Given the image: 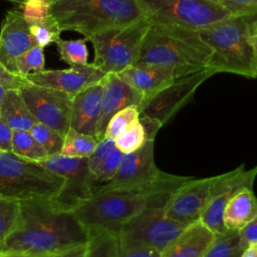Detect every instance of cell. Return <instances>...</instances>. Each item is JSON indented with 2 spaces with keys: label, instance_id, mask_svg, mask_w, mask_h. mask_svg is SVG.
I'll use <instances>...</instances> for the list:
<instances>
[{
  "label": "cell",
  "instance_id": "6da1fadb",
  "mask_svg": "<svg viewBox=\"0 0 257 257\" xmlns=\"http://www.w3.org/2000/svg\"><path fill=\"white\" fill-rule=\"evenodd\" d=\"M20 206L19 225L1 245V254L46 257L88 242V230L54 199L21 201Z\"/></svg>",
  "mask_w": 257,
  "mask_h": 257
},
{
  "label": "cell",
  "instance_id": "7a4b0ae2",
  "mask_svg": "<svg viewBox=\"0 0 257 257\" xmlns=\"http://www.w3.org/2000/svg\"><path fill=\"white\" fill-rule=\"evenodd\" d=\"M211 56L199 31L150 22L137 63L171 66L182 77L207 69Z\"/></svg>",
  "mask_w": 257,
  "mask_h": 257
},
{
  "label": "cell",
  "instance_id": "3957f363",
  "mask_svg": "<svg viewBox=\"0 0 257 257\" xmlns=\"http://www.w3.org/2000/svg\"><path fill=\"white\" fill-rule=\"evenodd\" d=\"M256 17L257 15H231L199 31L212 50L209 69L215 73L257 77L253 27Z\"/></svg>",
  "mask_w": 257,
  "mask_h": 257
},
{
  "label": "cell",
  "instance_id": "277c9868",
  "mask_svg": "<svg viewBox=\"0 0 257 257\" xmlns=\"http://www.w3.org/2000/svg\"><path fill=\"white\" fill-rule=\"evenodd\" d=\"M49 15L61 31L78 32L86 39L146 18L139 0H51Z\"/></svg>",
  "mask_w": 257,
  "mask_h": 257
},
{
  "label": "cell",
  "instance_id": "5b68a950",
  "mask_svg": "<svg viewBox=\"0 0 257 257\" xmlns=\"http://www.w3.org/2000/svg\"><path fill=\"white\" fill-rule=\"evenodd\" d=\"M154 146L155 141H147L137 151L124 154L114 177L107 183L93 186L92 194L117 189L144 195L155 205L164 207L171 194L192 177L161 171L155 164Z\"/></svg>",
  "mask_w": 257,
  "mask_h": 257
},
{
  "label": "cell",
  "instance_id": "8992f818",
  "mask_svg": "<svg viewBox=\"0 0 257 257\" xmlns=\"http://www.w3.org/2000/svg\"><path fill=\"white\" fill-rule=\"evenodd\" d=\"M148 206L157 205L144 195L113 189L90 195L70 211L88 232L106 231L117 236L121 226Z\"/></svg>",
  "mask_w": 257,
  "mask_h": 257
},
{
  "label": "cell",
  "instance_id": "52a82bcc",
  "mask_svg": "<svg viewBox=\"0 0 257 257\" xmlns=\"http://www.w3.org/2000/svg\"><path fill=\"white\" fill-rule=\"evenodd\" d=\"M65 186L63 177L36 162L0 152V198L27 201L54 199Z\"/></svg>",
  "mask_w": 257,
  "mask_h": 257
},
{
  "label": "cell",
  "instance_id": "ba28073f",
  "mask_svg": "<svg viewBox=\"0 0 257 257\" xmlns=\"http://www.w3.org/2000/svg\"><path fill=\"white\" fill-rule=\"evenodd\" d=\"M149 26V20L144 18L91 35L87 38L94 50L91 63L106 74L119 73L136 64Z\"/></svg>",
  "mask_w": 257,
  "mask_h": 257
},
{
  "label": "cell",
  "instance_id": "9c48e42d",
  "mask_svg": "<svg viewBox=\"0 0 257 257\" xmlns=\"http://www.w3.org/2000/svg\"><path fill=\"white\" fill-rule=\"evenodd\" d=\"M153 23L181 26L196 31L233 15L215 0H139Z\"/></svg>",
  "mask_w": 257,
  "mask_h": 257
},
{
  "label": "cell",
  "instance_id": "30bf717a",
  "mask_svg": "<svg viewBox=\"0 0 257 257\" xmlns=\"http://www.w3.org/2000/svg\"><path fill=\"white\" fill-rule=\"evenodd\" d=\"M187 226L167 218L163 207L148 206L121 226L117 233L118 245H141L161 252Z\"/></svg>",
  "mask_w": 257,
  "mask_h": 257
},
{
  "label": "cell",
  "instance_id": "8fae6325",
  "mask_svg": "<svg viewBox=\"0 0 257 257\" xmlns=\"http://www.w3.org/2000/svg\"><path fill=\"white\" fill-rule=\"evenodd\" d=\"M216 74L212 69H204L178 77L171 83L143 100L139 106L140 115L158 119L163 125L187 104L197 88L209 77Z\"/></svg>",
  "mask_w": 257,
  "mask_h": 257
},
{
  "label": "cell",
  "instance_id": "7c38bea8",
  "mask_svg": "<svg viewBox=\"0 0 257 257\" xmlns=\"http://www.w3.org/2000/svg\"><path fill=\"white\" fill-rule=\"evenodd\" d=\"M19 91L37 122L43 123L62 136L69 130L72 97L68 93L26 80Z\"/></svg>",
  "mask_w": 257,
  "mask_h": 257
},
{
  "label": "cell",
  "instance_id": "4fadbf2b",
  "mask_svg": "<svg viewBox=\"0 0 257 257\" xmlns=\"http://www.w3.org/2000/svg\"><path fill=\"white\" fill-rule=\"evenodd\" d=\"M38 164L64 178L65 186L54 198L63 207L70 209L92 194L94 177L88 168V158L55 155L38 162Z\"/></svg>",
  "mask_w": 257,
  "mask_h": 257
},
{
  "label": "cell",
  "instance_id": "5bb4252c",
  "mask_svg": "<svg viewBox=\"0 0 257 257\" xmlns=\"http://www.w3.org/2000/svg\"><path fill=\"white\" fill-rule=\"evenodd\" d=\"M212 196V177L191 178L179 186L165 203L163 210L167 218L190 225L200 220L201 214Z\"/></svg>",
  "mask_w": 257,
  "mask_h": 257
},
{
  "label": "cell",
  "instance_id": "9a60e30c",
  "mask_svg": "<svg viewBox=\"0 0 257 257\" xmlns=\"http://www.w3.org/2000/svg\"><path fill=\"white\" fill-rule=\"evenodd\" d=\"M106 73L92 63L71 65L66 69H48L28 74V82L55 88L73 96L82 89L103 80Z\"/></svg>",
  "mask_w": 257,
  "mask_h": 257
},
{
  "label": "cell",
  "instance_id": "2e32d148",
  "mask_svg": "<svg viewBox=\"0 0 257 257\" xmlns=\"http://www.w3.org/2000/svg\"><path fill=\"white\" fill-rule=\"evenodd\" d=\"M35 45L37 43L22 12L16 9L8 11L0 26V63L15 74V59Z\"/></svg>",
  "mask_w": 257,
  "mask_h": 257
},
{
  "label": "cell",
  "instance_id": "e0dca14e",
  "mask_svg": "<svg viewBox=\"0 0 257 257\" xmlns=\"http://www.w3.org/2000/svg\"><path fill=\"white\" fill-rule=\"evenodd\" d=\"M143 96L127 84L117 73H107L103 79L101 111L97 126L96 139L102 140L109 119L124 107L140 106Z\"/></svg>",
  "mask_w": 257,
  "mask_h": 257
},
{
  "label": "cell",
  "instance_id": "ac0fdd59",
  "mask_svg": "<svg viewBox=\"0 0 257 257\" xmlns=\"http://www.w3.org/2000/svg\"><path fill=\"white\" fill-rule=\"evenodd\" d=\"M102 90L103 80L73 95L69 128L96 138L101 111Z\"/></svg>",
  "mask_w": 257,
  "mask_h": 257
},
{
  "label": "cell",
  "instance_id": "d6986e66",
  "mask_svg": "<svg viewBox=\"0 0 257 257\" xmlns=\"http://www.w3.org/2000/svg\"><path fill=\"white\" fill-rule=\"evenodd\" d=\"M117 74L136 89L144 100L179 77L176 69L171 66L147 63H136Z\"/></svg>",
  "mask_w": 257,
  "mask_h": 257
},
{
  "label": "cell",
  "instance_id": "ffe728a7",
  "mask_svg": "<svg viewBox=\"0 0 257 257\" xmlns=\"http://www.w3.org/2000/svg\"><path fill=\"white\" fill-rule=\"evenodd\" d=\"M215 234L200 220L188 225L164 250L160 257H204Z\"/></svg>",
  "mask_w": 257,
  "mask_h": 257
},
{
  "label": "cell",
  "instance_id": "44dd1931",
  "mask_svg": "<svg viewBox=\"0 0 257 257\" xmlns=\"http://www.w3.org/2000/svg\"><path fill=\"white\" fill-rule=\"evenodd\" d=\"M257 217V197L252 188L236 190L226 204L223 221L228 231H239Z\"/></svg>",
  "mask_w": 257,
  "mask_h": 257
},
{
  "label": "cell",
  "instance_id": "7402d4cb",
  "mask_svg": "<svg viewBox=\"0 0 257 257\" xmlns=\"http://www.w3.org/2000/svg\"><path fill=\"white\" fill-rule=\"evenodd\" d=\"M0 118L13 131H29L37 122L24 102L19 88L6 91L0 105Z\"/></svg>",
  "mask_w": 257,
  "mask_h": 257
},
{
  "label": "cell",
  "instance_id": "603a6c76",
  "mask_svg": "<svg viewBox=\"0 0 257 257\" xmlns=\"http://www.w3.org/2000/svg\"><path fill=\"white\" fill-rule=\"evenodd\" d=\"M11 152L19 158L36 163L49 157L29 131H13Z\"/></svg>",
  "mask_w": 257,
  "mask_h": 257
},
{
  "label": "cell",
  "instance_id": "cb8c5ba5",
  "mask_svg": "<svg viewBox=\"0 0 257 257\" xmlns=\"http://www.w3.org/2000/svg\"><path fill=\"white\" fill-rule=\"evenodd\" d=\"M98 141L95 137L77 133L69 128L64 136V142L59 155L72 158H88L95 149Z\"/></svg>",
  "mask_w": 257,
  "mask_h": 257
},
{
  "label": "cell",
  "instance_id": "d4e9b609",
  "mask_svg": "<svg viewBox=\"0 0 257 257\" xmlns=\"http://www.w3.org/2000/svg\"><path fill=\"white\" fill-rule=\"evenodd\" d=\"M118 250L117 236L106 231L89 232L85 257H115Z\"/></svg>",
  "mask_w": 257,
  "mask_h": 257
},
{
  "label": "cell",
  "instance_id": "484cf974",
  "mask_svg": "<svg viewBox=\"0 0 257 257\" xmlns=\"http://www.w3.org/2000/svg\"><path fill=\"white\" fill-rule=\"evenodd\" d=\"M86 41V38L76 40H64L61 38L57 39L55 43L59 58L69 66L86 64L88 60Z\"/></svg>",
  "mask_w": 257,
  "mask_h": 257
},
{
  "label": "cell",
  "instance_id": "4316f807",
  "mask_svg": "<svg viewBox=\"0 0 257 257\" xmlns=\"http://www.w3.org/2000/svg\"><path fill=\"white\" fill-rule=\"evenodd\" d=\"M20 202L0 198V247L20 222Z\"/></svg>",
  "mask_w": 257,
  "mask_h": 257
},
{
  "label": "cell",
  "instance_id": "83f0119b",
  "mask_svg": "<svg viewBox=\"0 0 257 257\" xmlns=\"http://www.w3.org/2000/svg\"><path fill=\"white\" fill-rule=\"evenodd\" d=\"M241 252L238 231H229L221 235H215L204 257H240Z\"/></svg>",
  "mask_w": 257,
  "mask_h": 257
},
{
  "label": "cell",
  "instance_id": "f1b7e54d",
  "mask_svg": "<svg viewBox=\"0 0 257 257\" xmlns=\"http://www.w3.org/2000/svg\"><path fill=\"white\" fill-rule=\"evenodd\" d=\"M29 133L49 157L60 154L64 142V136L60 133L40 122H36L29 130Z\"/></svg>",
  "mask_w": 257,
  "mask_h": 257
},
{
  "label": "cell",
  "instance_id": "f546056e",
  "mask_svg": "<svg viewBox=\"0 0 257 257\" xmlns=\"http://www.w3.org/2000/svg\"><path fill=\"white\" fill-rule=\"evenodd\" d=\"M140 118L139 107L131 105L117 111L108 121L103 138L114 140L116 137L124 133L134 125Z\"/></svg>",
  "mask_w": 257,
  "mask_h": 257
},
{
  "label": "cell",
  "instance_id": "4dcf8cb0",
  "mask_svg": "<svg viewBox=\"0 0 257 257\" xmlns=\"http://www.w3.org/2000/svg\"><path fill=\"white\" fill-rule=\"evenodd\" d=\"M44 66L43 47L35 45L15 59V74L25 78L32 72L43 70Z\"/></svg>",
  "mask_w": 257,
  "mask_h": 257
},
{
  "label": "cell",
  "instance_id": "1f68e13d",
  "mask_svg": "<svg viewBox=\"0 0 257 257\" xmlns=\"http://www.w3.org/2000/svg\"><path fill=\"white\" fill-rule=\"evenodd\" d=\"M146 142L147 141L144 128L140 120L114 139L115 147L123 154H128L137 151L138 149L143 147Z\"/></svg>",
  "mask_w": 257,
  "mask_h": 257
},
{
  "label": "cell",
  "instance_id": "d6a6232c",
  "mask_svg": "<svg viewBox=\"0 0 257 257\" xmlns=\"http://www.w3.org/2000/svg\"><path fill=\"white\" fill-rule=\"evenodd\" d=\"M29 29L37 45L43 48L51 43H55L60 38V33L62 32L58 24L51 17L42 23L29 25Z\"/></svg>",
  "mask_w": 257,
  "mask_h": 257
},
{
  "label": "cell",
  "instance_id": "836d02e7",
  "mask_svg": "<svg viewBox=\"0 0 257 257\" xmlns=\"http://www.w3.org/2000/svg\"><path fill=\"white\" fill-rule=\"evenodd\" d=\"M20 6L23 18L29 25L42 23L50 17V0H26Z\"/></svg>",
  "mask_w": 257,
  "mask_h": 257
},
{
  "label": "cell",
  "instance_id": "e575fe53",
  "mask_svg": "<svg viewBox=\"0 0 257 257\" xmlns=\"http://www.w3.org/2000/svg\"><path fill=\"white\" fill-rule=\"evenodd\" d=\"M123 155L124 154L115 147V149L110 153V155L105 159V161L101 164L97 172L94 174L93 186L107 183L114 177L119 168Z\"/></svg>",
  "mask_w": 257,
  "mask_h": 257
},
{
  "label": "cell",
  "instance_id": "d590c367",
  "mask_svg": "<svg viewBox=\"0 0 257 257\" xmlns=\"http://www.w3.org/2000/svg\"><path fill=\"white\" fill-rule=\"evenodd\" d=\"M115 149L114 140L103 138L98 141L95 149L92 154L88 157V168L91 174L94 177V174L97 172L101 164L105 161V159L110 155V153Z\"/></svg>",
  "mask_w": 257,
  "mask_h": 257
},
{
  "label": "cell",
  "instance_id": "8d00e7d4",
  "mask_svg": "<svg viewBox=\"0 0 257 257\" xmlns=\"http://www.w3.org/2000/svg\"><path fill=\"white\" fill-rule=\"evenodd\" d=\"M233 15H257V0H215Z\"/></svg>",
  "mask_w": 257,
  "mask_h": 257
},
{
  "label": "cell",
  "instance_id": "74e56055",
  "mask_svg": "<svg viewBox=\"0 0 257 257\" xmlns=\"http://www.w3.org/2000/svg\"><path fill=\"white\" fill-rule=\"evenodd\" d=\"M115 257H160V251L141 245H118Z\"/></svg>",
  "mask_w": 257,
  "mask_h": 257
},
{
  "label": "cell",
  "instance_id": "f35d334b",
  "mask_svg": "<svg viewBox=\"0 0 257 257\" xmlns=\"http://www.w3.org/2000/svg\"><path fill=\"white\" fill-rule=\"evenodd\" d=\"M238 237L241 250L250 245H257V217L238 231Z\"/></svg>",
  "mask_w": 257,
  "mask_h": 257
},
{
  "label": "cell",
  "instance_id": "ab89813d",
  "mask_svg": "<svg viewBox=\"0 0 257 257\" xmlns=\"http://www.w3.org/2000/svg\"><path fill=\"white\" fill-rule=\"evenodd\" d=\"M139 120L144 128L146 141H155V138L163 124L158 119L150 116L140 115Z\"/></svg>",
  "mask_w": 257,
  "mask_h": 257
},
{
  "label": "cell",
  "instance_id": "60d3db41",
  "mask_svg": "<svg viewBox=\"0 0 257 257\" xmlns=\"http://www.w3.org/2000/svg\"><path fill=\"white\" fill-rule=\"evenodd\" d=\"M25 82H26L25 78L20 77V76L15 75V74L0 80V105H1L2 100L4 98V95H5V93L8 89L19 88Z\"/></svg>",
  "mask_w": 257,
  "mask_h": 257
},
{
  "label": "cell",
  "instance_id": "b9f144b4",
  "mask_svg": "<svg viewBox=\"0 0 257 257\" xmlns=\"http://www.w3.org/2000/svg\"><path fill=\"white\" fill-rule=\"evenodd\" d=\"M13 130L0 118V152H11Z\"/></svg>",
  "mask_w": 257,
  "mask_h": 257
},
{
  "label": "cell",
  "instance_id": "7bdbcfd3",
  "mask_svg": "<svg viewBox=\"0 0 257 257\" xmlns=\"http://www.w3.org/2000/svg\"><path fill=\"white\" fill-rule=\"evenodd\" d=\"M87 251V243L76 245L63 251L51 254L46 257H85Z\"/></svg>",
  "mask_w": 257,
  "mask_h": 257
},
{
  "label": "cell",
  "instance_id": "ee69618b",
  "mask_svg": "<svg viewBox=\"0 0 257 257\" xmlns=\"http://www.w3.org/2000/svg\"><path fill=\"white\" fill-rule=\"evenodd\" d=\"M240 257H257V245H250L244 248Z\"/></svg>",
  "mask_w": 257,
  "mask_h": 257
},
{
  "label": "cell",
  "instance_id": "f6af8a7d",
  "mask_svg": "<svg viewBox=\"0 0 257 257\" xmlns=\"http://www.w3.org/2000/svg\"><path fill=\"white\" fill-rule=\"evenodd\" d=\"M1 255H2V257H43V256L29 255V254H22V253H5V254H1Z\"/></svg>",
  "mask_w": 257,
  "mask_h": 257
},
{
  "label": "cell",
  "instance_id": "bcb514c9",
  "mask_svg": "<svg viewBox=\"0 0 257 257\" xmlns=\"http://www.w3.org/2000/svg\"><path fill=\"white\" fill-rule=\"evenodd\" d=\"M13 75V73H11L10 71H8L1 63H0V80L4 79V78H7L9 76Z\"/></svg>",
  "mask_w": 257,
  "mask_h": 257
},
{
  "label": "cell",
  "instance_id": "7dc6e473",
  "mask_svg": "<svg viewBox=\"0 0 257 257\" xmlns=\"http://www.w3.org/2000/svg\"><path fill=\"white\" fill-rule=\"evenodd\" d=\"M254 47H255V67H256V75H257V34L254 36Z\"/></svg>",
  "mask_w": 257,
  "mask_h": 257
},
{
  "label": "cell",
  "instance_id": "c3c4849f",
  "mask_svg": "<svg viewBox=\"0 0 257 257\" xmlns=\"http://www.w3.org/2000/svg\"><path fill=\"white\" fill-rule=\"evenodd\" d=\"M5 1H9V2H13V3H17L19 5H21L22 3H24L26 0H5ZM51 1V0H50Z\"/></svg>",
  "mask_w": 257,
  "mask_h": 257
},
{
  "label": "cell",
  "instance_id": "681fc988",
  "mask_svg": "<svg viewBox=\"0 0 257 257\" xmlns=\"http://www.w3.org/2000/svg\"><path fill=\"white\" fill-rule=\"evenodd\" d=\"M253 27H254V33L257 34V17H256V19H255V21H254Z\"/></svg>",
  "mask_w": 257,
  "mask_h": 257
},
{
  "label": "cell",
  "instance_id": "f907efd6",
  "mask_svg": "<svg viewBox=\"0 0 257 257\" xmlns=\"http://www.w3.org/2000/svg\"><path fill=\"white\" fill-rule=\"evenodd\" d=\"M0 257H2V255H1V254H0Z\"/></svg>",
  "mask_w": 257,
  "mask_h": 257
}]
</instances>
